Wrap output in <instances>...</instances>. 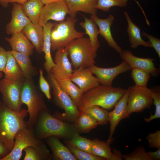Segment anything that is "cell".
<instances>
[{"instance_id":"6da1fadb","label":"cell","mask_w":160,"mask_h":160,"mask_svg":"<svg viewBox=\"0 0 160 160\" xmlns=\"http://www.w3.org/2000/svg\"><path fill=\"white\" fill-rule=\"evenodd\" d=\"M127 90L120 87L99 84L83 93L77 105V108L81 111L95 105L107 110H112Z\"/></svg>"},{"instance_id":"7a4b0ae2","label":"cell","mask_w":160,"mask_h":160,"mask_svg":"<svg viewBox=\"0 0 160 160\" xmlns=\"http://www.w3.org/2000/svg\"><path fill=\"white\" fill-rule=\"evenodd\" d=\"M36 125V136L39 140L55 136L68 140L79 133L74 124L64 121L52 115L47 109L40 113Z\"/></svg>"},{"instance_id":"3957f363","label":"cell","mask_w":160,"mask_h":160,"mask_svg":"<svg viewBox=\"0 0 160 160\" xmlns=\"http://www.w3.org/2000/svg\"><path fill=\"white\" fill-rule=\"evenodd\" d=\"M28 113L27 110L22 109L17 111L0 101V141L10 151L14 147L16 134L27 126L24 119Z\"/></svg>"},{"instance_id":"277c9868","label":"cell","mask_w":160,"mask_h":160,"mask_svg":"<svg viewBox=\"0 0 160 160\" xmlns=\"http://www.w3.org/2000/svg\"><path fill=\"white\" fill-rule=\"evenodd\" d=\"M74 69L86 68L95 65L96 56L89 38L82 37L75 39L65 47Z\"/></svg>"},{"instance_id":"5b68a950","label":"cell","mask_w":160,"mask_h":160,"mask_svg":"<svg viewBox=\"0 0 160 160\" xmlns=\"http://www.w3.org/2000/svg\"><path fill=\"white\" fill-rule=\"evenodd\" d=\"M20 99L22 104H25L28 108L29 118L27 126L32 128L36 124L40 112L47 109L43 97L37 90L33 78L25 79L23 82Z\"/></svg>"},{"instance_id":"8992f818","label":"cell","mask_w":160,"mask_h":160,"mask_svg":"<svg viewBox=\"0 0 160 160\" xmlns=\"http://www.w3.org/2000/svg\"><path fill=\"white\" fill-rule=\"evenodd\" d=\"M49 85L52 88L54 101L57 106L64 111L57 117L68 122L74 124L80 111L71 97L59 86L52 73L47 74Z\"/></svg>"},{"instance_id":"52a82bcc","label":"cell","mask_w":160,"mask_h":160,"mask_svg":"<svg viewBox=\"0 0 160 160\" xmlns=\"http://www.w3.org/2000/svg\"><path fill=\"white\" fill-rule=\"evenodd\" d=\"M78 19L70 17L59 23H54L50 34L51 49L55 51L64 48L70 42L76 38L83 37L84 33L78 31L75 28Z\"/></svg>"},{"instance_id":"ba28073f","label":"cell","mask_w":160,"mask_h":160,"mask_svg":"<svg viewBox=\"0 0 160 160\" xmlns=\"http://www.w3.org/2000/svg\"><path fill=\"white\" fill-rule=\"evenodd\" d=\"M127 98V118L133 113L143 112L153 104L151 92L147 87H129Z\"/></svg>"},{"instance_id":"9c48e42d","label":"cell","mask_w":160,"mask_h":160,"mask_svg":"<svg viewBox=\"0 0 160 160\" xmlns=\"http://www.w3.org/2000/svg\"><path fill=\"white\" fill-rule=\"evenodd\" d=\"M44 143L38 139L32 128L27 126L20 129L15 137V144L10 153L0 160H19L22 156L23 150L28 146H38Z\"/></svg>"},{"instance_id":"30bf717a","label":"cell","mask_w":160,"mask_h":160,"mask_svg":"<svg viewBox=\"0 0 160 160\" xmlns=\"http://www.w3.org/2000/svg\"><path fill=\"white\" fill-rule=\"evenodd\" d=\"M23 82L11 81L4 78L0 81L3 101L8 107L18 112L22 109L20 94Z\"/></svg>"},{"instance_id":"8fae6325","label":"cell","mask_w":160,"mask_h":160,"mask_svg":"<svg viewBox=\"0 0 160 160\" xmlns=\"http://www.w3.org/2000/svg\"><path fill=\"white\" fill-rule=\"evenodd\" d=\"M93 74L96 76L100 84L109 87L112 86V82L119 75L132 69L129 65L124 60L119 65L111 68H102L94 65L90 67Z\"/></svg>"},{"instance_id":"7c38bea8","label":"cell","mask_w":160,"mask_h":160,"mask_svg":"<svg viewBox=\"0 0 160 160\" xmlns=\"http://www.w3.org/2000/svg\"><path fill=\"white\" fill-rule=\"evenodd\" d=\"M68 12L65 1L44 5L41 11L39 24L43 27L50 20L58 22L63 21L65 20V16Z\"/></svg>"},{"instance_id":"4fadbf2b","label":"cell","mask_w":160,"mask_h":160,"mask_svg":"<svg viewBox=\"0 0 160 160\" xmlns=\"http://www.w3.org/2000/svg\"><path fill=\"white\" fill-rule=\"evenodd\" d=\"M121 58L126 61L132 69L139 68L149 73L152 76L156 77L159 75L160 69L156 68L153 58H143L134 55L128 50H122L119 53Z\"/></svg>"},{"instance_id":"5bb4252c","label":"cell","mask_w":160,"mask_h":160,"mask_svg":"<svg viewBox=\"0 0 160 160\" xmlns=\"http://www.w3.org/2000/svg\"><path fill=\"white\" fill-rule=\"evenodd\" d=\"M68 53L65 48H60L56 50L54 58L55 65L51 72L55 79L69 78L73 70L68 58Z\"/></svg>"},{"instance_id":"9a60e30c","label":"cell","mask_w":160,"mask_h":160,"mask_svg":"<svg viewBox=\"0 0 160 160\" xmlns=\"http://www.w3.org/2000/svg\"><path fill=\"white\" fill-rule=\"evenodd\" d=\"M129 91V87L124 96L116 103L113 110L109 112L108 122L110 128L109 140H114L113 136L116 127L121 120L127 118V98Z\"/></svg>"},{"instance_id":"2e32d148","label":"cell","mask_w":160,"mask_h":160,"mask_svg":"<svg viewBox=\"0 0 160 160\" xmlns=\"http://www.w3.org/2000/svg\"><path fill=\"white\" fill-rule=\"evenodd\" d=\"M69 78L84 93L100 84L97 78L93 75L90 67L74 69Z\"/></svg>"},{"instance_id":"e0dca14e","label":"cell","mask_w":160,"mask_h":160,"mask_svg":"<svg viewBox=\"0 0 160 160\" xmlns=\"http://www.w3.org/2000/svg\"><path fill=\"white\" fill-rule=\"evenodd\" d=\"M11 14V20L6 25V33L12 35L22 32L24 27L31 21L23 12L21 4L13 3Z\"/></svg>"},{"instance_id":"ac0fdd59","label":"cell","mask_w":160,"mask_h":160,"mask_svg":"<svg viewBox=\"0 0 160 160\" xmlns=\"http://www.w3.org/2000/svg\"><path fill=\"white\" fill-rule=\"evenodd\" d=\"M113 140H101L98 138L92 140V153L95 156L103 158L105 160H121L122 155L116 149L111 151L110 144Z\"/></svg>"},{"instance_id":"d6986e66","label":"cell","mask_w":160,"mask_h":160,"mask_svg":"<svg viewBox=\"0 0 160 160\" xmlns=\"http://www.w3.org/2000/svg\"><path fill=\"white\" fill-rule=\"evenodd\" d=\"M90 18L99 27L100 34L105 39L109 46L116 52L119 53L121 52V48L114 40L111 31V28L114 20V17L110 15L106 18L100 19L95 15H91Z\"/></svg>"},{"instance_id":"ffe728a7","label":"cell","mask_w":160,"mask_h":160,"mask_svg":"<svg viewBox=\"0 0 160 160\" xmlns=\"http://www.w3.org/2000/svg\"><path fill=\"white\" fill-rule=\"evenodd\" d=\"M70 17L76 18V13L82 12L91 15H96L97 0H64Z\"/></svg>"},{"instance_id":"44dd1931","label":"cell","mask_w":160,"mask_h":160,"mask_svg":"<svg viewBox=\"0 0 160 160\" xmlns=\"http://www.w3.org/2000/svg\"><path fill=\"white\" fill-rule=\"evenodd\" d=\"M22 32L32 43L39 53L43 52L44 41L43 27L34 25L31 21L24 27Z\"/></svg>"},{"instance_id":"7402d4cb","label":"cell","mask_w":160,"mask_h":160,"mask_svg":"<svg viewBox=\"0 0 160 160\" xmlns=\"http://www.w3.org/2000/svg\"><path fill=\"white\" fill-rule=\"evenodd\" d=\"M12 35L10 38L6 37L5 39L11 47L12 50L30 56L33 55L34 47L22 32L13 34Z\"/></svg>"},{"instance_id":"603a6c76","label":"cell","mask_w":160,"mask_h":160,"mask_svg":"<svg viewBox=\"0 0 160 160\" xmlns=\"http://www.w3.org/2000/svg\"><path fill=\"white\" fill-rule=\"evenodd\" d=\"M46 139L52 151L53 160H77L68 148L60 142L58 137L52 136Z\"/></svg>"},{"instance_id":"cb8c5ba5","label":"cell","mask_w":160,"mask_h":160,"mask_svg":"<svg viewBox=\"0 0 160 160\" xmlns=\"http://www.w3.org/2000/svg\"><path fill=\"white\" fill-rule=\"evenodd\" d=\"M54 25V23L48 21L43 26L44 41L42 51L45 54V60L44 67L47 74L50 73L52 69L55 65L51 53L50 34Z\"/></svg>"},{"instance_id":"d4e9b609","label":"cell","mask_w":160,"mask_h":160,"mask_svg":"<svg viewBox=\"0 0 160 160\" xmlns=\"http://www.w3.org/2000/svg\"><path fill=\"white\" fill-rule=\"evenodd\" d=\"M7 60L2 71L6 79L17 82H23L25 79L22 70L12 53L11 51H7Z\"/></svg>"},{"instance_id":"484cf974","label":"cell","mask_w":160,"mask_h":160,"mask_svg":"<svg viewBox=\"0 0 160 160\" xmlns=\"http://www.w3.org/2000/svg\"><path fill=\"white\" fill-rule=\"evenodd\" d=\"M124 15L127 22V31L131 47L136 49L140 45L146 47H151L149 41H145L142 39L141 36L140 29L132 21L128 13L127 12H124Z\"/></svg>"},{"instance_id":"4316f807","label":"cell","mask_w":160,"mask_h":160,"mask_svg":"<svg viewBox=\"0 0 160 160\" xmlns=\"http://www.w3.org/2000/svg\"><path fill=\"white\" fill-rule=\"evenodd\" d=\"M44 5L41 0H28L21 4L25 15L33 24L37 25L42 8Z\"/></svg>"},{"instance_id":"83f0119b","label":"cell","mask_w":160,"mask_h":160,"mask_svg":"<svg viewBox=\"0 0 160 160\" xmlns=\"http://www.w3.org/2000/svg\"><path fill=\"white\" fill-rule=\"evenodd\" d=\"M11 52L21 68L25 79H32L37 73L29 56L24 54L12 50Z\"/></svg>"},{"instance_id":"f1b7e54d","label":"cell","mask_w":160,"mask_h":160,"mask_svg":"<svg viewBox=\"0 0 160 160\" xmlns=\"http://www.w3.org/2000/svg\"><path fill=\"white\" fill-rule=\"evenodd\" d=\"M84 21L80 23L81 28L84 29L85 33L88 35L89 39L93 48L95 54L100 47V44L98 40V36L100 34L99 31L95 23L91 18H87L83 15Z\"/></svg>"},{"instance_id":"f546056e","label":"cell","mask_w":160,"mask_h":160,"mask_svg":"<svg viewBox=\"0 0 160 160\" xmlns=\"http://www.w3.org/2000/svg\"><path fill=\"white\" fill-rule=\"evenodd\" d=\"M23 151L25 152L24 160H49L52 159L49 150L44 143L38 146H28Z\"/></svg>"},{"instance_id":"4dcf8cb0","label":"cell","mask_w":160,"mask_h":160,"mask_svg":"<svg viewBox=\"0 0 160 160\" xmlns=\"http://www.w3.org/2000/svg\"><path fill=\"white\" fill-rule=\"evenodd\" d=\"M55 80L61 88L71 97L77 106L84 93L82 90L75 85L70 78Z\"/></svg>"},{"instance_id":"1f68e13d","label":"cell","mask_w":160,"mask_h":160,"mask_svg":"<svg viewBox=\"0 0 160 160\" xmlns=\"http://www.w3.org/2000/svg\"><path fill=\"white\" fill-rule=\"evenodd\" d=\"M74 124L79 133L89 132L98 125L94 118L83 111H80Z\"/></svg>"},{"instance_id":"d6a6232c","label":"cell","mask_w":160,"mask_h":160,"mask_svg":"<svg viewBox=\"0 0 160 160\" xmlns=\"http://www.w3.org/2000/svg\"><path fill=\"white\" fill-rule=\"evenodd\" d=\"M83 111L94 118L98 125H105L108 122L109 112L99 106H91Z\"/></svg>"},{"instance_id":"836d02e7","label":"cell","mask_w":160,"mask_h":160,"mask_svg":"<svg viewBox=\"0 0 160 160\" xmlns=\"http://www.w3.org/2000/svg\"><path fill=\"white\" fill-rule=\"evenodd\" d=\"M65 141L79 149L92 154V140L80 136L79 133L76 134L70 139Z\"/></svg>"},{"instance_id":"e575fe53","label":"cell","mask_w":160,"mask_h":160,"mask_svg":"<svg viewBox=\"0 0 160 160\" xmlns=\"http://www.w3.org/2000/svg\"><path fill=\"white\" fill-rule=\"evenodd\" d=\"M153 103L155 106V113L148 118H144L145 121L150 123L152 120L160 118V87L157 85L150 88Z\"/></svg>"},{"instance_id":"d590c367","label":"cell","mask_w":160,"mask_h":160,"mask_svg":"<svg viewBox=\"0 0 160 160\" xmlns=\"http://www.w3.org/2000/svg\"><path fill=\"white\" fill-rule=\"evenodd\" d=\"M131 75L135 82V86L146 87L149 80L150 74L142 69L134 68L132 69Z\"/></svg>"},{"instance_id":"8d00e7d4","label":"cell","mask_w":160,"mask_h":160,"mask_svg":"<svg viewBox=\"0 0 160 160\" xmlns=\"http://www.w3.org/2000/svg\"><path fill=\"white\" fill-rule=\"evenodd\" d=\"M64 142L66 146L73 154L77 160H105L103 158L79 149L71 145L66 141Z\"/></svg>"},{"instance_id":"74e56055","label":"cell","mask_w":160,"mask_h":160,"mask_svg":"<svg viewBox=\"0 0 160 160\" xmlns=\"http://www.w3.org/2000/svg\"><path fill=\"white\" fill-rule=\"evenodd\" d=\"M128 0H97V8L103 11L108 12L113 7H124L127 6Z\"/></svg>"},{"instance_id":"f35d334b","label":"cell","mask_w":160,"mask_h":160,"mask_svg":"<svg viewBox=\"0 0 160 160\" xmlns=\"http://www.w3.org/2000/svg\"><path fill=\"white\" fill-rule=\"evenodd\" d=\"M122 157L125 160H151L145 148L141 145L130 153L122 155Z\"/></svg>"},{"instance_id":"ab89813d","label":"cell","mask_w":160,"mask_h":160,"mask_svg":"<svg viewBox=\"0 0 160 160\" xmlns=\"http://www.w3.org/2000/svg\"><path fill=\"white\" fill-rule=\"evenodd\" d=\"M39 82L40 88L47 99L50 100L51 99L50 85L44 76L42 69H39Z\"/></svg>"},{"instance_id":"60d3db41","label":"cell","mask_w":160,"mask_h":160,"mask_svg":"<svg viewBox=\"0 0 160 160\" xmlns=\"http://www.w3.org/2000/svg\"><path fill=\"white\" fill-rule=\"evenodd\" d=\"M150 148L160 149V130L149 133L146 137Z\"/></svg>"},{"instance_id":"b9f144b4","label":"cell","mask_w":160,"mask_h":160,"mask_svg":"<svg viewBox=\"0 0 160 160\" xmlns=\"http://www.w3.org/2000/svg\"><path fill=\"white\" fill-rule=\"evenodd\" d=\"M143 35L146 36L149 40L151 47H153L160 58V39L143 31Z\"/></svg>"},{"instance_id":"7bdbcfd3","label":"cell","mask_w":160,"mask_h":160,"mask_svg":"<svg viewBox=\"0 0 160 160\" xmlns=\"http://www.w3.org/2000/svg\"><path fill=\"white\" fill-rule=\"evenodd\" d=\"M7 60V51L0 46V72H2Z\"/></svg>"},{"instance_id":"ee69618b","label":"cell","mask_w":160,"mask_h":160,"mask_svg":"<svg viewBox=\"0 0 160 160\" xmlns=\"http://www.w3.org/2000/svg\"><path fill=\"white\" fill-rule=\"evenodd\" d=\"M10 151L5 145L0 141V159L7 156Z\"/></svg>"},{"instance_id":"f6af8a7d","label":"cell","mask_w":160,"mask_h":160,"mask_svg":"<svg viewBox=\"0 0 160 160\" xmlns=\"http://www.w3.org/2000/svg\"><path fill=\"white\" fill-rule=\"evenodd\" d=\"M147 153L151 160H160V149L154 151H148Z\"/></svg>"},{"instance_id":"bcb514c9","label":"cell","mask_w":160,"mask_h":160,"mask_svg":"<svg viewBox=\"0 0 160 160\" xmlns=\"http://www.w3.org/2000/svg\"><path fill=\"white\" fill-rule=\"evenodd\" d=\"M44 5L54 2H59L65 1L64 0H41Z\"/></svg>"},{"instance_id":"7dc6e473","label":"cell","mask_w":160,"mask_h":160,"mask_svg":"<svg viewBox=\"0 0 160 160\" xmlns=\"http://www.w3.org/2000/svg\"><path fill=\"white\" fill-rule=\"evenodd\" d=\"M28 0H8V1L9 3H15L20 4H22Z\"/></svg>"},{"instance_id":"c3c4849f","label":"cell","mask_w":160,"mask_h":160,"mask_svg":"<svg viewBox=\"0 0 160 160\" xmlns=\"http://www.w3.org/2000/svg\"><path fill=\"white\" fill-rule=\"evenodd\" d=\"M8 0H0V4L3 7L7 8L9 6Z\"/></svg>"},{"instance_id":"681fc988","label":"cell","mask_w":160,"mask_h":160,"mask_svg":"<svg viewBox=\"0 0 160 160\" xmlns=\"http://www.w3.org/2000/svg\"><path fill=\"white\" fill-rule=\"evenodd\" d=\"M135 2L137 3V4H138V5H139V7H140L141 9V10L142 11H143V8H142V7H141V6L140 5V4H139V3L136 0H134Z\"/></svg>"},{"instance_id":"f907efd6","label":"cell","mask_w":160,"mask_h":160,"mask_svg":"<svg viewBox=\"0 0 160 160\" xmlns=\"http://www.w3.org/2000/svg\"><path fill=\"white\" fill-rule=\"evenodd\" d=\"M3 75V73L2 72H0V79L2 77Z\"/></svg>"}]
</instances>
